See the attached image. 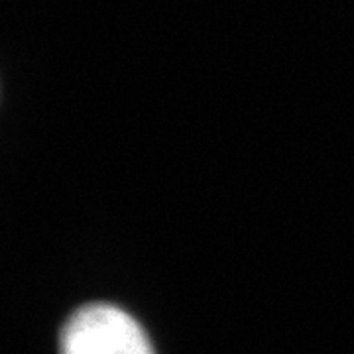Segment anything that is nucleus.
Returning a JSON list of instances; mask_svg holds the SVG:
<instances>
[{"mask_svg": "<svg viewBox=\"0 0 354 354\" xmlns=\"http://www.w3.org/2000/svg\"><path fill=\"white\" fill-rule=\"evenodd\" d=\"M62 354H153L136 319L114 305H87L62 333Z\"/></svg>", "mask_w": 354, "mask_h": 354, "instance_id": "nucleus-1", "label": "nucleus"}]
</instances>
